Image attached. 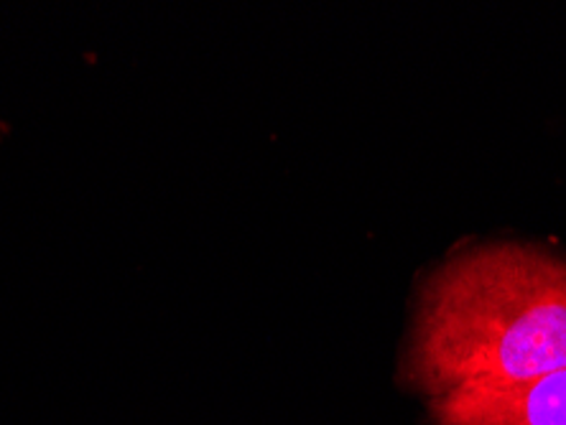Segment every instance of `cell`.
Here are the masks:
<instances>
[{"label": "cell", "instance_id": "7a4b0ae2", "mask_svg": "<svg viewBox=\"0 0 566 425\" xmlns=\"http://www.w3.org/2000/svg\"><path fill=\"white\" fill-rule=\"evenodd\" d=\"M437 425H566V370L526 382H470L431 400Z\"/></svg>", "mask_w": 566, "mask_h": 425}, {"label": "cell", "instance_id": "6da1fadb", "mask_svg": "<svg viewBox=\"0 0 566 425\" xmlns=\"http://www.w3.org/2000/svg\"><path fill=\"white\" fill-rule=\"evenodd\" d=\"M566 370V261L497 243L464 249L419 296L406 378L431 397Z\"/></svg>", "mask_w": 566, "mask_h": 425}]
</instances>
